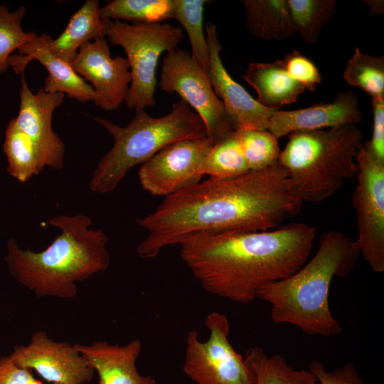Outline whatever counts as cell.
Listing matches in <instances>:
<instances>
[{"label": "cell", "instance_id": "obj_3", "mask_svg": "<svg viewBox=\"0 0 384 384\" xmlns=\"http://www.w3.org/2000/svg\"><path fill=\"white\" fill-rule=\"evenodd\" d=\"M48 223L61 230L48 247L23 250L10 238L4 261L11 276L37 297L72 299L78 282L108 268V238L90 228L92 220L85 214L58 215Z\"/></svg>", "mask_w": 384, "mask_h": 384}, {"label": "cell", "instance_id": "obj_14", "mask_svg": "<svg viewBox=\"0 0 384 384\" xmlns=\"http://www.w3.org/2000/svg\"><path fill=\"white\" fill-rule=\"evenodd\" d=\"M20 106L17 127L28 137L44 166L53 169L63 168L65 144L52 128L54 111L64 102L63 92H47L41 88L33 93L21 75L19 91Z\"/></svg>", "mask_w": 384, "mask_h": 384}, {"label": "cell", "instance_id": "obj_9", "mask_svg": "<svg viewBox=\"0 0 384 384\" xmlns=\"http://www.w3.org/2000/svg\"><path fill=\"white\" fill-rule=\"evenodd\" d=\"M357 183L351 196L356 211L355 245L373 272L384 271V160L378 158L368 142L356 157Z\"/></svg>", "mask_w": 384, "mask_h": 384}, {"label": "cell", "instance_id": "obj_34", "mask_svg": "<svg viewBox=\"0 0 384 384\" xmlns=\"http://www.w3.org/2000/svg\"><path fill=\"white\" fill-rule=\"evenodd\" d=\"M373 134L368 141L374 154L384 160V97L372 98Z\"/></svg>", "mask_w": 384, "mask_h": 384}, {"label": "cell", "instance_id": "obj_1", "mask_svg": "<svg viewBox=\"0 0 384 384\" xmlns=\"http://www.w3.org/2000/svg\"><path fill=\"white\" fill-rule=\"evenodd\" d=\"M302 203L291 193L279 163L235 178H209L165 197L136 220L148 233L137 252L151 259L197 235L273 230L296 215Z\"/></svg>", "mask_w": 384, "mask_h": 384}, {"label": "cell", "instance_id": "obj_30", "mask_svg": "<svg viewBox=\"0 0 384 384\" xmlns=\"http://www.w3.org/2000/svg\"><path fill=\"white\" fill-rule=\"evenodd\" d=\"M26 13L23 6L11 12L5 5L0 4V75L9 67L11 53L36 36L35 33L24 31L22 28Z\"/></svg>", "mask_w": 384, "mask_h": 384}, {"label": "cell", "instance_id": "obj_27", "mask_svg": "<svg viewBox=\"0 0 384 384\" xmlns=\"http://www.w3.org/2000/svg\"><path fill=\"white\" fill-rule=\"evenodd\" d=\"M250 172L236 131L213 144L206 156L203 174L225 179Z\"/></svg>", "mask_w": 384, "mask_h": 384}, {"label": "cell", "instance_id": "obj_12", "mask_svg": "<svg viewBox=\"0 0 384 384\" xmlns=\"http://www.w3.org/2000/svg\"><path fill=\"white\" fill-rule=\"evenodd\" d=\"M9 355L17 365L36 370L52 383L86 384L95 373L74 344L54 341L42 330L33 332L27 345L14 346Z\"/></svg>", "mask_w": 384, "mask_h": 384}, {"label": "cell", "instance_id": "obj_22", "mask_svg": "<svg viewBox=\"0 0 384 384\" xmlns=\"http://www.w3.org/2000/svg\"><path fill=\"white\" fill-rule=\"evenodd\" d=\"M253 372L256 384H316L309 370L295 369L280 354L268 356L260 346L249 348L244 356Z\"/></svg>", "mask_w": 384, "mask_h": 384}, {"label": "cell", "instance_id": "obj_24", "mask_svg": "<svg viewBox=\"0 0 384 384\" xmlns=\"http://www.w3.org/2000/svg\"><path fill=\"white\" fill-rule=\"evenodd\" d=\"M173 0H114L100 9L102 18L153 23L173 18Z\"/></svg>", "mask_w": 384, "mask_h": 384}, {"label": "cell", "instance_id": "obj_11", "mask_svg": "<svg viewBox=\"0 0 384 384\" xmlns=\"http://www.w3.org/2000/svg\"><path fill=\"white\" fill-rule=\"evenodd\" d=\"M212 145L206 137L178 141L164 147L140 167L138 176L142 188L166 197L199 183Z\"/></svg>", "mask_w": 384, "mask_h": 384}, {"label": "cell", "instance_id": "obj_18", "mask_svg": "<svg viewBox=\"0 0 384 384\" xmlns=\"http://www.w3.org/2000/svg\"><path fill=\"white\" fill-rule=\"evenodd\" d=\"M98 375V384H156L151 376L140 374L137 361L142 343L134 339L125 345L97 341L91 344H74Z\"/></svg>", "mask_w": 384, "mask_h": 384}, {"label": "cell", "instance_id": "obj_28", "mask_svg": "<svg viewBox=\"0 0 384 384\" xmlns=\"http://www.w3.org/2000/svg\"><path fill=\"white\" fill-rule=\"evenodd\" d=\"M343 78L348 85L362 89L371 99L384 97V56L366 54L356 48Z\"/></svg>", "mask_w": 384, "mask_h": 384}, {"label": "cell", "instance_id": "obj_33", "mask_svg": "<svg viewBox=\"0 0 384 384\" xmlns=\"http://www.w3.org/2000/svg\"><path fill=\"white\" fill-rule=\"evenodd\" d=\"M0 384L44 383L33 376L31 370L19 366L9 355L0 356Z\"/></svg>", "mask_w": 384, "mask_h": 384}, {"label": "cell", "instance_id": "obj_19", "mask_svg": "<svg viewBox=\"0 0 384 384\" xmlns=\"http://www.w3.org/2000/svg\"><path fill=\"white\" fill-rule=\"evenodd\" d=\"M242 78L255 90L256 100L260 105L275 110L295 102L306 90L289 76L283 59L272 63H250Z\"/></svg>", "mask_w": 384, "mask_h": 384}, {"label": "cell", "instance_id": "obj_7", "mask_svg": "<svg viewBox=\"0 0 384 384\" xmlns=\"http://www.w3.org/2000/svg\"><path fill=\"white\" fill-rule=\"evenodd\" d=\"M109 41L121 46L130 66L132 81L125 99L130 109L155 105L156 68L161 54L175 50L184 37L182 28L169 23H128L108 20Z\"/></svg>", "mask_w": 384, "mask_h": 384}, {"label": "cell", "instance_id": "obj_8", "mask_svg": "<svg viewBox=\"0 0 384 384\" xmlns=\"http://www.w3.org/2000/svg\"><path fill=\"white\" fill-rule=\"evenodd\" d=\"M208 338L201 341L197 330L186 337L183 370L196 384H256L244 357L230 344L227 316L213 311L206 319Z\"/></svg>", "mask_w": 384, "mask_h": 384}, {"label": "cell", "instance_id": "obj_6", "mask_svg": "<svg viewBox=\"0 0 384 384\" xmlns=\"http://www.w3.org/2000/svg\"><path fill=\"white\" fill-rule=\"evenodd\" d=\"M93 119L112 137V147L102 157L90 182L92 192L113 191L133 166L144 164L164 147L178 141L207 137L201 117L182 100L172 105L170 112L159 117L144 109L125 127L98 117Z\"/></svg>", "mask_w": 384, "mask_h": 384}, {"label": "cell", "instance_id": "obj_10", "mask_svg": "<svg viewBox=\"0 0 384 384\" xmlns=\"http://www.w3.org/2000/svg\"><path fill=\"white\" fill-rule=\"evenodd\" d=\"M159 86L178 95L201 117L213 144L235 131L207 74L188 51L178 48L165 53Z\"/></svg>", "mask_w": 384, "mask_h": 384}, {"label": "cell", "instance_id": "obj_13", "mask_svg": "<svg viewBox=\"0 0 384 384\" xmlns=\"http://www.w3.org/2000/svg\"><path fill=\"white\" fill-rule=\"evenodd\" d=\"M75 72L92 87L93 102L105 111H113L125 102L132 81L127 58L111 57L105 37L84 44L70 63Z\"/></svg>", "mask_w": 384, "mask_h": 384}, {"label": "cell", "instance_id": "obj_2", "mask_svg": "<svg viewBox=\"0 0 384 384\" xmlns=\"http://www.w3.org/2000/svg\"><path fill=\"white\" fill-rule=\"evenodd\" d=\"M315 237V228L301 222L267 231L197 235L180 245L181 257L206 292L247 304L261 288L302 267Z\"/></svg>", "mask_w": 384, "mask_h": 384}, {"label": "cell", "instance_id": "obj_5", "mask_svg": "<svg viewBox=\"0 0 384 384\" xmlns=\"http://www.w3.org/2000/svg\"><path fill=\"white\" fill-rule=\"evenodd\" d=\"M363 139L361 130L352 124L289 134L278 163L286 171L291 193L302 203L331 198L356 176Z\"/></svg>", "mask_w": 384, "mask_h": 384}, {"label": "cell", "instance_id": "obj_25", "mask_svg": "<svg viewBox=\"0 0 384 384\" xmlns=\"http://www.w3.org/2000/svg\"><path fill=\"white\" fill-rule=\"evenodd\" d=\"M206 0H173V18L186 31L191 47V55L207 74L210 55L203 27Z\"/></svg>", "mask_w": 384, "mask_h": 384}, {"label": "cell", "instance_id": "obj_15", "mask_svg": "<svg viewBox=\"0 0 384 384\" xmlns=\"http://www.w3.org/2000/svg\"><path fill=\"white\" fill-rule=\"evenodd\" d=\"M206 35L210 55L207 75L233 128L267 130L270 117L277 110L260 105L230 75L220 58L222 46L215 24L207 23Z\"/></svg>", "mask_w": 384, "mask_h": 384}, {"label": "cell", "instance_id": "obj_16", "mask_svg": "<svg viewBox=\"0 0 384 384\" xmlns=\"http://www.w3.org/2000/svg\"><path fill=\"white\" fill-rule=\"evenodd\" d=\"M363 120L358 99L352 90L338 92L332 102L313 105L306 108L274 111L267 130L278 139L298 131L331 128L343 124H358Z\"/></svg>", "mask_w": 384, "mask_h": 384}, {"label": "cell", "instance_id": "obj_26", "mask_svg": "<svg viewBox=\"0 0 384 384\" xmlns=\"http://www.w3.org/2000/svg\"><path fill=\"white\" fill-rule=\"evenodd\" d=\"M292 23L306 43H316L334 16L335 0H287Z\"/></svg>", "mask_w": 384, "mask_h": 384}, {"label": "cell", "instance_id": "obj_32", "mask_svg": "<svg viewBox=\"0 0 384 384\" xmlns=\"http://www.w3.org/2000/svg\"><path fill=\"white\" fill-rule=\"evenodd\" d=\"M309 370L320 384H366L355 365L350 362L331 372L325 370L322 363L314 361Z\"/></svg>", "mask_w": 384, "mask_h": 384}, {"label": "cell", "instance_id": "obj_31", "mask_svg": "<svg viewBox=\"0 0 384 384\" xmlns=\"http://www.w3.org/2000/svg\"><path fill=\"white\" fill-rule=\"evenodd\" d=\"M289 76L304 85L306 89L314 91L321 82V75L312 60L293 49L283 58Z\"/></svg>", "mask_w": 384, "mask_h": 384}, {"label": "cell", "instance_id": "obj_17", "mask_svg": "<svg viewBox=\"0 0 384 384\" xmlns=\"http://www.w3.org/2000/svg\"><path fill=\"white\" fill-rule=\"evenodd\" d=\"M48 35L36 36L18 49V54L11 55L9 65L16 74H23L28 64L38 60L47 70L43 90L47 92H63L81 102L93 101L92 87L78 75L68 63L53 55L47 48Z\"/></svg>", "mask_w": 384, "mask_h": 384}, {"label": "cell", "instance_id": "obj_21", "mask_svg": "<svg viewBox=\"0 0 384 384\" xmlns=\"http://www.w3.org/2000/svg\"><path fill=\"white\" fill-rule=\"evenodd\" d=\"M246 27L253 36L264 40H284L296 33L287 0H243Z\"/></svg>", "mask_w": 384, "mask_h": 384}, {"label": "cell", "instance_id": "obj_20", "mask_svg": "<svg viewBox=\"0 0 384 384\" xmlns=\"http://www.w3.org/2000/svg\"><path fill=\"white\" fill-rule=\"evenodd\" d=\"M97 0H87L70 17L65 28L56 38L48 36L46 46L58 58L70 63L79 49L99 37H106L108 20L100 14Z\"/></svg>", "mask_w": 384, "mask_h": 384}, {"label": "cell", "instance_id": "obj_35", "mask_svg": "<svg viewBox=\"0 0 384 384\" xmlns=\"http://www.w3.org/2000/svg\"><path fill=\"white\" fill-rule=\"evenodd\" d=\"M368 4L370 9V14H383V1H365Z\"/></svg>", "mask_w": 384, "mask_h": 384}, {"label": "cell", "instance_id": "obj_4", "mask_svg": "<svg viewBox=\"0 0 384 384\" xmlns=\"http://www.w3.org/2000/svg\"><path fill=\"white\" fill-rule=\"evenodd\" d=\"M360 255L350 236L328 230L310 260L288 277L261 288L256 298L270 305V318L276 324H292L310 336H337L342 328L330 310V286L334 277L355 269Z\"/></svg>", "mask_w": 384, "mask_h": 384}, {"label": "cell", "instance_id": "obj_29", "mask_svg": "<svg viewBox=\"0 0 384 384\" xmlns=\"http://www.w3.org/2000/svg\"><path fill=\"white\" fill-rule=\"evenodd\" d=\"M250 171L265 169L278 163V139L268 130L236 131Z\"/></svg>", "mask_w": 384, "mask_h": 384}, {"label": "cell", "instance_id": "obj_23", "mask_svg": "<svg viewBox=\"0 0 384 384\" xmlns=\"http://www.w3.org/2000/svg\"><path fill=\"white\" fill-rule=\"evenodd\" d=\"M3 150L7 159V172L21 183L27 182L45 168L33 144L14 118L6 129Z\"/></svg>", "mask_w": 384, "mask_h": 384}]
</instances>
